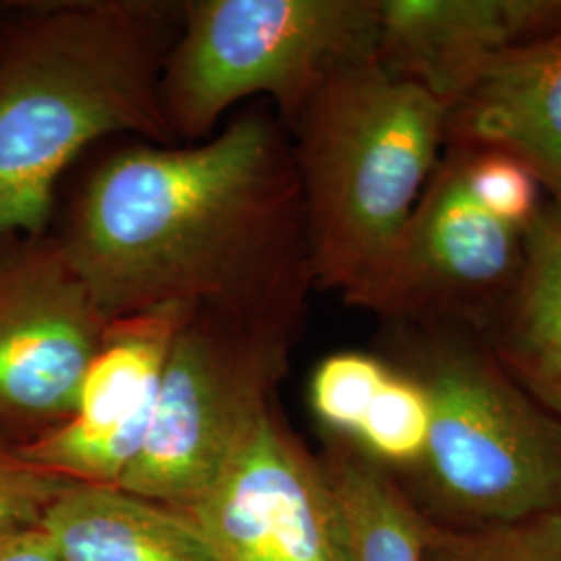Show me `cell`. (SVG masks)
Listing matches in <instances>:
<instances>
[{
	"label": "cell",
	"instance_id": "18",
	"mask_svg": "<svg viewBox=\"0 0 561 561\" xmlns=\"http://www.w3.org/2000/svg\"><path fill=\"white\" fill-rule=\"evenodd\" d=\"M391 366L364 352L327 356L310 379V405L327 435L354 439Z\"/></svg>",
	"mask_w": 561,
	"mask_h": 561
},
{
	"label": "cell",
	"instance_id": "12",
	"mask_svg": "<svg viewBox=\"0 0 561 561\" xmlns=\"http://www.w3.org/2000/svg\"><path fill=\"white\" fill-rule=\"evenodd\" d=\"M447 138L520 159L561 210V34L497 60L447 108Z\"/></svg>",
	"mask_w": 561,
	"mask_h": 561
},
{
	"label": "cell",
	"instance_id": "19",
	"mask_svg": "<svg viewBox=\"0 0 561 561\" xmlns=\"http://www.w3.org/2000/svg\"><path fill=\"white\" fill-rule=\"evenodd\" d=\"M460 157L468 194L482 210L507 227L524 231L541 210V185L535 173L514 154L495 148L454 146Z\"/></svg>",
	"mask_w": 561,
	"mask_h": 561
},
{
	"label": "cell",
	"instance_id": "20",
	"mask_svg": "<svg viewBox=\"0 0 561 561\" xmlns=\"http://www.w3.org/2000/svg\"><path fill=\"white\" fill-rule=\"evenodd\" d=\"M71 482L23 458L20 445L0 435V530L38 524L48 503Z\"/></svg>",
	"mask_w": 561,
	"mask_h": 561
},
{
	"label": "cell",
	"instance_id": "2",
	"mask_svg": "<svg viewBox=\"0 0 561 561\" xmlns=\"http://www.w3.org/2000/svg\"><path fill=\"white\" fill-rule=\"evenodd\" d=\"M183 0H42L0 9V236L50 231L57 185L106 138L178 144L162 69Z\"/></svg>",
	"mask_w": 561,
	"mask_h": 561
},
{
	"label": "cell",
	"instance_id": "3",
	"mask_svg": "<svg viewBox=\"0 0 561 561\" xmlns=\"http://www.w3.org/2000/svg\"><path fill=\"white\" fill-rule=\"evenodd\" d=\"M285 129L314 285L373 310L442 162L447 108L368 57L333 73Z\"/></svg>",
	"mask_w": 561,
	"mask_h": 561
},
{
	"label": "cell",
	"instance_id": "21",
	"mask_svg": "<svg viewBox=\"0 0 561 561\" xmlns=\"http://www.w3.org/2000/svg\"><path fill=\"white\" fill-rule=\"evenodd\" d=\"M0 561H60V558L38 524H25L0 530Z\"/></svg>",
	"mask_w": 561,
	"mask_h": 561
},
{
	"label": "cell",
	"instance_id": "11",
	"mask_svg": "<svg viewBox=\"0 0 561 561\" xmlns=\"http://www.w3.org/2000/svg\"><path fill=\"white\" fill-rule=\"evenodd\" d=\"M561 34V0H379L375 57L449 108L477 78Z\"/></svg>",
	"mask_w": 561,
	"mask_h": 561
},
{
	"label": "cell",
	"instance_id": "4",
	"mask_svg": "<svg viewBox=\"0 0 561 561\" xmlns=\"http://www.w3.org/2000/svg\"><path fill=\"white\" fill-rule=\"evenodd\" d=\"M414 341L398 368L424 387L431 431L398 481L424 518L481 526L561 512V419L486 345L442 331Z\"/></svg>",
	"mask_w": 561,
	"mask_h": 561
},
{
	"label": "cell",
	"instance_id": "14",
	"mask_svg": "<svg viewBox=\"0 0 561 561\" xmlns=\"http://www.w3.org/2000/svg\"><path fill=\"white\" fill-rule=\"evenodd\" d=\"M486 345L503 370L561 419V210L542 204L524 229L518 279Z\"/></svg>",
	"mask_w": 561,
	"mask_h": 561
},
{
	"label": "cell",
	"instance_id": "15",
	"mask_svg": "<svg viewBox=\"0 0 561 561\" xmlns=\"http://www.w3.org/2000/svg\"><path fill=\"white\" fill-rule=\"evenodd\" d=\"M352 561H424L426 518L398 477L352 439L327 435L321 454Z\"/></svg>",
	"mask_w": 561,
	"mask_h": 561
},
{
	"label": "cell",
	"instance_id": "6",
	"mask_svg": "<svg viewBox=\"0 0 561 561\" xmlns=\"http://www.w3.org/2000/svg\"><path fill=\"white\" fill-rule=\"evenodd\" d=\"M294 341L192 310L171 343L150 433L121 489L190 512L275 403Z\"/></svg>",
	"mask_w": 561,
	"mask_h": 561
},
{
	"label": "cell",
	"instance_id": "16",
	"mask_svg": "<svg viewBox=\"0 0 561 561\" xmlns=\"http://www.w3.org/2000/svg\"><path fill=\"white\" fill-rule=\"evenodd\" d=\"M431 403L421 382L391 366L352 442L396 477L410 472L426 449Z\"/></svg>",
	"mask_w": 561,
	"mask_h": 561
},
{
	"label": "cell",
	"instance_id": "1",
	"mask_svg": "<svg viewBox=\"0 0 561 561\" xmlns=\"http://www.w3.org/2000/svg\"><path fill=\"white\" fill-rule=\"evenodd\" d=\"M59 236L111 321L187 306L296 340L317 287L291 140L271 111L196 144L113 150Z\"/></svg>",
	"mask_w": 561,
	"mask_h": 561
},
{
	"label": "cell",
	"instance_id": "8",
	"mask_svg": "<svg viewBox=\"0 0 561 561\" xmlns=\"http://www.w3.org/2000/svg\"><path fill=\"white\" fill-rule=\"evenodd\" d=\"M187 514L215 561H352L321 456L306 449L275 403Z\"/></svg>",
	"mask_w": 561,
	"mask_h": 561
},
{
	"label": "cell",
	"instance_id": "17",
	"mask_svg": "<svg viewBox=\"0 0 561 561\" xmlns=\"http://www.w3.org/2000/svg\"><path fill=\"white\" fill-rule=\"evenodd\" d=\"M424 561H561V512L481 526L426 520Z\"/></svg>",
	"mask_w": 561,
	"mask_h": 561
},
{
	"label": "cell",
	"instance_id": "10",
	"mask_svg": "<svg viewBox=\"0 0 561 561\" xmlns=\"http://www.w3.org/2000/svg\"><path fill=\"white\" fill-rule=\"evenodd\" d=\"M187 306L113 319L80 387L76 414L32 443L23 458L62 479L119 484L150 433L164 364Z\"/></svg>",
	"mask_w": 561,
	"mask_h": 561
},
{
	"label": "cell",
	"instance_id": "13",
	"mask_svg": "<svg viewBox=\"0 0 561 561\" xmlns=\"http://www.w3.org/2000/svg\"><path fill=\"white\" fill-rule=\"evenodd\" d=\"M38 526L60 561H215L187 512L119 484L71 482L48 503Z\"/></svg>",
	"mask_w": 561,
	"mask_h": 561
},
{
	"label": "cell",
	"instance_id": "5",
	"mask_svg": "<svg viewBox=\"0 0 561 561\" xmlns=\"http://www.w3.org/2000/svg\"><path fill=\"white\" fill-rule=\"evenodd\" d=\"M377 36L379 0H183L162 117L178 144H196L266 96L287 125L333 73L375 57Z\"/></svg>",
	"mask_w": 561,
	"mask_h": 561
},
{
	"label": "cell",
	"instance_id": "7",
	"mask_svg": "<svg viewBox=\"0 0 561 561\" xmlns=\"http://www.w3.org/2000/svg\"><path fill=\"white\" fill-rule=\"evenodd\" d=\"M108 324L59 233L0 236V431L25 445L69 421Z\"/></svg>",
	"mask_w": 561,
	"mask_h": 561
},
{
	"label": "cell",
	"instance_id": "9",
	"mask_svg": "<svg viewBox=\"0 0 561 561\" xmlns=\"http://www.w3.org/2000/svg\"><path fill=\"white\" fill-rule=\"evenodd\" d=\"M524 231L468 194L456 148L408 222L373 312L400 321L491 322L518 279Z\"/></svg>",
	"mask_w": 561,
	"mask_h": 561
}]
</instances>
